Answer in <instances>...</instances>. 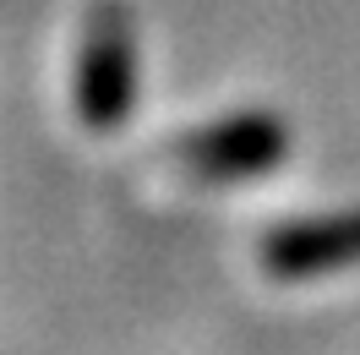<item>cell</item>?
Returning <instances> with one entry per match:
<instances>
[{
  "label": "cell",
  "mask_w": 360,
  "mask_h": 355,
  "mask_svg": "<svg viewBox=\"0 0 360 355\" xmlns=\"http://www.w3.org/2000/svg\"><path fill=\"white\" fill-rule=\"evenodd\" d=\"M136 82H142V55H136L131 11L120 0H98L82 23L77 71H71L77 120L93 132H115L136 104Z\"/></svg>",
  "instance_id": "1"
},
{
  "label": "cell",
  "mask_w": 360,
  "mask_h": 355,
  "mask_svg": "<svg viewBox=\"0 0 360 355\" xmlns=\"http://www.w3.org/2000/svg\"><path fill=\"white\" fill-rule=\"evenodd\" d=\"M175 158L197 180H213V186L251 180L290 158V126L273 110H240V115H224V120L202 126V132H186L175 142Z\"/></svg>",
  "instance_id": "2"
},
{
  "label": "cell",
  "mask_w": 360,
  "mask_h": 355,
  "mask_svg": "<svg viewBox=\"0 0 360 355\" xmlns=\"http://www.w3.org/2000/svg\"><path fill=\"white\" fill-rule=\"evenodd\" d=\"M257 257L268 268V279H278V285L328 279L338 268H360V208L278 224L268 241H262Z\"/></svg>",
  "instance_id": "3"
}]
</instances>
